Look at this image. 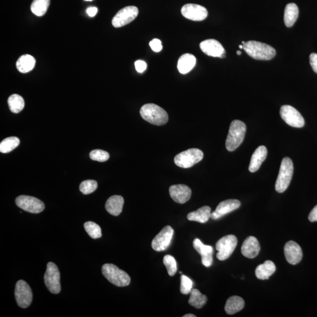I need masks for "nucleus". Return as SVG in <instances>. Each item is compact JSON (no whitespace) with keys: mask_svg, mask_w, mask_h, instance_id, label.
I'll return each mask as SVG.
<instances>
[{"mask_svg":"<svg viewBox=\"0 0 317 317\" xmlns=\"http://www.w3.org/2000/svg\"><path fill=\"white\" fill-rule=\"evenodd\" d=\"M276 270V267L275 263L272 261L267 260L257 267L255 273L258 279L265 280V279H268L270 276L274 274Z\"/></svg>","mask_w":317,"mask_h":317,"instance_id":"b1692460","label":"nucleus"},{"mask_svg":"<svg viewBox=\"0 0 317 317\" xmlns=\"http://www.w3.org/2000/svg\"><path fill=\"white\" fill-rule=\"evenodd\" d=\"M299 10L297 5L294 3H290L286 5L284 10V21L286 26L291 27L296 23Z\"/></svg>","mask_w":317,"mask_h":317,"instance_id":"bb28decb","label":"nucleus"},{"mask_svg":"<svg viewBox=\"0 0 317 317\" xmlns=\"http://www.w3.org/2000/svg\"><path fill=\"white\" fill-rule=\"evenodd\" d=\"M89 157L93 160L104 162L110 158V154H108V152L101 150V149H95V150L91 152Z\"/></svg>","mask_w":317,"mask_h":317,"instance_id":"c9c22d12","label":"nucleus"},{"mask_svg":"<svg viewBox=\"0 0 317 317\" xmlns=\"http://www.w3.org/2000/svg\"><path fill=\"white\" fill-rule=\"evenodd\" d=\"M239 48H240V49H243V45H239Z\"/></svg>","mask_w":317,"mask_h":317,"instance_id":"a18cd8bd","label":"nucleus"},{"mask_svg":"<svg viewBox=\"0 0 317 317\" xmlns=\"http://www.w3.org/2000/svg\"><path fill=\"white\" fill-rule=\"evenodd\" d=\"M85 231L93 239L102 237V231L100 226L93 222H87L84 224Z\"/></svg>","mask_w":317,"mask_h":317,"instance_id":"473e14b6","label":"nucleus"},{"mask_svg":"<svg viewBox=\"0 0 317 317\" xmlns=\"http://www.w3.org/2000/svg\"><path fill=\"white\" fill-rule=\"evenodd\" d=\"M140 114L143 119L157 126L164 125L168 121V115L166 111L156 104H148L142 106Z\"/></svg>","mask_w":317,"mask_h":317,"instance_id":"f03ea898","label":"nucleus"},{"mask_svg":"<svg viewBox=\"0 0 317 317\" xmlns=\"http://www.w3.org/2000/svg\"><path fill=\"white\" fill-rule=\"evenodd\" d=\"M182 14L187 19L195 21H203L207 17V9L203 6L195 4H186L182 8Z\"/></svg>","mask_w":317,"mask_h":317,"instance_id":"4468645a","label":"nucleus"},{"mask_svg":"<svg viewBox=\"0 0 317 317\" xmlns=\"http://www.w3.org/2000/svg\"><path fill=\"white\" fill-rule=\"evenodd\" d=\"M240 201L236 199H229L220 202L215 210L211 214V218L217 220L226 214L232 212L240 207Z\"/></svg>","mask_w":317,"mask_h":317,"instance_id":"f3484780","label":"nucleus"},{"mask_svg":"<svg viewBox=\"0 0 317 317\" xmlns=\"http://www.w3.org/2000/svg\"><path fill=\"white\" fill-rule=\"evenodd\" d=\"M36 61L33 56L26 54L22 55L18 59L16 66L17 70L21 73H27L34 69Z\"/></svg>","mask_w":317,"mask_h":317,"instance_id":"cd10ccee","label":"nucleus"},{"mask_svg":"<svg viewBox=\"0 0 317 317\" xmlns=\"http://www.w3.org/2000/svg\"><path fill=\"white\" fill-rule=\"evenodd\" d=\"M267 156V149L264 146H260L256 149L252 157H251L250 163L248 169L251 173L256 172L260 169L261 165Z\"/></svg>","mask_w":317,"mask_h":317,"instance_id":"412c9836","label":"nucleus"},{"mask_svg":"<svg viewBox=\"0 0 317 317\" xmlns=\"http://www.w3.org/2000/svg\"><path fill=\"white\" fill-rule=\"evenodd\" d=\"M207 298L205 295L202 294L198 289H192L191 292L190 298L189 303L196 309H200L206 304Z\"/></svg>","mask_w":317,"mask_h":317,"instance_id":"c85d7f7f","label":"nucleus"},{"mask_svg":"<svg viewBox=\"0 0 317 317\" xmlns=\"http://www.w3.org/2000/svg\"><path fill=\"white\" fill-rule=\"evenodd\" d=\"M310 62L313 71L317 74V54L316 53H312L310 55Z\"/></svg>","mask_w":317,"mask_h":317,"instance_id":"ea45409f","label":"nucleus"},{"mask_svg":"<svg viewBox=\"0 0 317 317\" xmlns=\"http://www.w3.org/2000/svg\"><path fill=\"white\" fill-rule=\"evenodd\" d=\"M194 247L201 257V263L206 267L212 265L213 248L210 245L204 244L198 238H195L194 241Z\"/></svg>","mask_w":317,"mask_h":317,"instance_id":"6ab92c4d","label":"nucleus"},{"mask_svg":"<svg viewBox=\"0 0 317 317\" xmlns=\"http://www.w3.org/2000/svg\"><path fill=\"white\" fill-rule=\"evenodd\" d=\"M294 172L293 161L286 157L282 159L279 168V173L276 182V191L278 193H283L287 190L290 184Z\"/></svg>","mask_w":317,"mask_h":317,"instance_id":"39448f33","label":"nucleus"},{"mask_svg":"<svg viewBox=\"0 0 317 317\" xmlns=\"http://www.w3.org/2000/svg\"><path fill=\"white\" fill-rule=\"evenodd\" d=\"M238 244V238L235 236L230 235L220 238L217 242L216 248L218 253L216 257L220 261L229 259L235 251Z\"/></svg>","mask_w":317,"mask_h":317,"instance_id":"6e6552de","label":"nucleus"},{"mask_svg":"<svg viewBox=\"0 0 317 317\" xmlns=\"http://www.w3.org/2000/svg\"><path fill=\"white\" fill-rule=\"evenodd\" d=\"M279 113L284 122L292 127L300 128L305 124V120L299 112L290 105L282 106Z\"/></svg>","mask_w":317,"mask_h":317,"instance_id":"9b49d317","label":"nucleus"},{"mask_svg":"<svg viewBox=\"0 0 317 317\" xmlns=\"http://www.w3.org/2000/svg\"><path fill=\"white\" fill-rule=\"evenodd\" d=\"M309 219L311 222H317V205L311 211L309 216Z\"/></svg>","mask_w":317,"mask_h":317,"instance_id":"a19ab883","label":"nucleus"},{"mask_svg":"<svg viewBox=\"0 0 317 317\" xmlns=\"http://www.w3.org/2000/svg\"><path fill=\"white\" fill-rule=\"evenodd\" d=\"M45 284L51 293L57 294L60 293V273L58 267L54 263L49 262L46 266L44 275Z\"/></svg>","mask_w":317,"mask_h":317,"instance_id":"0eeeda50","label":"nucleus"},{"mask_svg":"<svg viewBox=\"0 0 317 317\" xmlns=\"http://www.w3.org/2000/svg\"><path fill=\"white\" fill-rule=\"evenodd\" d=\"M163 264L166 266L167 273L170 276H173L176 274L178 269L175 258L170 255H166L163 258Z\"/></svg>","mask_w":317,"mask_h":317,"instance_id":"f704fd0d","label":"nucleus"},{"mask_svg":"<svg viewBox=\"0 0 317 317\" xmlns=\"http://www.w3.org/2000/svg\"><path fill=\"white\" fill-rule=\"evenodd\" d=\"M169 194L172 199L180 204H184L190 199L192 191L185 185H176L170 186Z\"/></svg>","mask_w":317,"mask_h":317,"instance_id":"a211bd4d","label":"nucleus"},{"mask_svg":"<svg viewBox=\"0 0 317 317\" xmlns=\"http://www.w3.org/2000/svg\"><path fill=\"white\" fill-rule=\"evenodd\" d=\"M15 297L18 306L22 309H26L32 303L33 292L26 281L19 280L17 282L15 289Z\"/></svg>","mask_w":317,"mask_h":317,"instance_id":"1a4fd4ad","label":"nucleus"},{"mask_svg":"<svg viewBox=\"0 0 317 317\" xmlns=\"http://www.w3.org/2000/svg\"><path fill=\"white\" fill-rule=\"evenodd\" d=\"M173 233V229L170 226L164 227L152 240V248L157 251L166 250L172 241Z\"/></svg>","mask_w":317,"mask_h":317,"instance_id":"ddd939ff","label":"nucleus"},{"mask_svg":"<svg viewBox=\"0 0 317 317\" xmlns=\"http://www.w3.org/2000/svg\"><path fill=\"white\" fill-rule=\"evenodd\" d=\"M284 251L286 260L292 265H296L302 260L303 251L296 242L288 241L285 244Z\"/></svg>","mask_w":317,"mask_h":317,"instance_id":"dca6fc26","label":"nucleus"},{"mask_svg":"<svg viewBox=\"0 0 317 317\" xmlns=\"http://www.w3.org/2000/svg\"><path fill=\"white\" fill-rule=\"evenodd\" d=\"M98 188V183L94 180L83 181L79 186V190L83 195H89L95 192Z\"/></svg>","mask_w":317,"mask_h":317,"instance_id":"72a5a7b5","label":"nucleus"},{"mask_svg":"<svg viewBox=\"0 0 317 317\" xmlns=\"http://www.w3.org/2000/svg\"><path fill=\"white\" fill-rule=\"evenodd\" d=\"M135 66L138 73H142L147 70V64L144 61L138 60L135 62Z\"/></svg>","mask_w":317,"mask_h":317,"instance_id":"58836bf2","label":"nucleus"},{"mask_svg":"<svg viewBox=\"0 0 317 317\" xmlns=\"http://www.w3.org/2000/svg\"><path fill=\"white\" fill-rule=\"evenodd\" d=\"M49 4L50 0H34L31 5V10L37 16L42 17L47 11Z\"/></svg>","mask_w":317,"mask_h":317,"instance_id":"c756f323","label":"nucleus"},{"mask_svg":"<svg viewBox=\"0 0 317 317\" xmlns=\"http://www.w3.org/2000/svg\"><path fill=\"white\" fill-rule=\"evenodd\" d=\"M84 1H93V0H84Z\"/></svg>","mask_w":317,"mask_h":317,"instance_id":"49530a36","label":"nucleus"},{"mask_svg":"<svg viewBox=\"0 0 317 317\" xmlns=\"http://www.w3.org/2000/svg\"><path fill=\"white\" fill-rule=\"evenodd\" d=\"M211 208L206 206L189 213L187 217L190 221L205 223L211 218Z\"/></svg>","mask_w":317,"mask_h":317,"instance_id":"a878e982","label":"nucleus"},{"mask_svg":"<svg viewBox=\"0 0 317 317\" xmlns=\"http://www.w3.org/2000/svg\"><path fill=\"white\" fill-rule=\"evenodd\" d=\"M102 272L109 281L117 287H126L130 283V276L114 264H104L102 267Z\"/></svg>","mask_w":317,"mask_h":317,"instance_id":"20e7f679","label":"nucleus"},{"mask_svg":"<svg viewBox=\"0 0 317 317\" xmlns=\"http://www.w3.org/2000/svg\"><path fill=\"white\" fill-rule=\"evenodd\" d=\"M97 12L98 8L95 7H89L86 10V13L91 17L95 16V15L97 14Z\"/></svg>","mask_w":317,"mask_h":317,"instance_id":"79ce46f5","label":"nucleus"},{"mask_svg":"<svg viewBox=\"0 0 317 317\" xmlns=\"http://www.w3.org/2000/svg\"><path fill=\"white\" fill-rule=\"evenodd\" d=\"M243 49L250 57L257 60H270L276 55L275 49L272 46L256 41L245 42Z\"/></svg>","mask_w":317,"mask_h":317,"instance_id":"f257e3e1","label":"nucleus"},{"mask_svg":"<svg viewBox=\"0 0 317 317\" xmlns=\"http://www.w3.org/2000/svg\"><path fill=\"white\" fill-rule=\"evenodd\" d=\"M203 158V152L198 149L192 148L177 155L174 161L177 166L182 168H190L199 162Z\"/></svg>","mask_w":317,"mask_h":317,"instance_id":"423d86ee","label":"nucleus"},{"mask_svg":"<svg viewBox=\"0 0 317 317\" xmlns=\"http://www.w3.org/2000/svg\"><path fill=\"white\" fill-rule=\"evenodd\" d=\"M200 48L205 54L210 57L223 58L226 57V51L223 46L216 40H204L200 43Z\"/></svg>","mask_w":317,"mask_h":317,"instance_id":"2eb2a0df","label":"nucleus"},{"mask_svg":"<svg viewBox=\"0 0 317 317\" xmlns=\"http://www.w3.org/2000/svg\"><path fill=\"white\" fill-rule=\"evenodd\" d=\"M20 139L15 136L6 138L0 144V152L2 154L10 153L20 145Z\"/></svg>","mask_w":317,"mask_h":317,"instance_id":"2f4dec72","label":"nucleus"},{"mask_svg":"<svg viewBox=\"0 0 317 317\" xmlns=\"http://www.w3.org/2000/svg\"><path fill=\"white\" fill-rule=\"evenodd\" d=\"M139 13L138 8L135 6H127L121 9L113 18L112 24L116 28L126 26L134 20Z\"/></svg>","mask_w":317,"mask_h":317,"instance_id":"f8f14e48","label":"nucleus"},{"mask_svg":"<svg viewBox=\"0 0 317 317\" xmlns=\"http://www.w3.org/2000/svg\"><path fill=\"white\" fill-rule=\"evenodd\" d=\"M246 126L241 120H235L231 124L226 147L228 151L233 152L240 147L245 137Z\"/></svg>","mask_w":317,"mask_h":317,"instance_id":"7ed1b4c3","label":"nucleus"},{"mask_svg":"<svg viewBox=\"0 0 317 317\" xmlns=\"http://www.w3.org/2000/svg\"><path fill=\"white\" fill-rule=\"evenodd\" d=\"M123 204L124 199L121 196L114 195L106 202L105 209L111 215L118 216L122 212Z\"/></svg>","mask_w":317,"mask_h":317,"instance_id":"4be33fe9","label":"nucleus"},{"mask_svg":"<svg viewBox=\"0 0 317 317\" xmlns=\"http://www.w3.org/2000/svg\"><path fill=\"white\" fill-rule=\"evenodd\" d=\"M15 203L20 209L31 213H40L45 209V204L41 200L29 196H20L15 199Z\"/></svg>","mask_w":317,"mask_h":317,"instance_id":"9d476101","label":"nucleus"},{"mask_svg":"<svg viewBox=\"0 0 317 317\" xmlns=\"http://www.w3.org/2000/svg\"><path fill=\"white\" fill-rule=\"evenodd\" d=\"M241 251L244 257L248 259H254L260 253V245L259 241L254 236H249L242 244Z\"/></svg>","mask_w":317,"mask_h":317,"instance_id":"aec40b11","label":"nucleus"},{"mask_svg":"<svg viewBox=\"0 0 317 317\" xmlns=\"http://www.w3.org/2000/svg\"><path fill=\"white\" fill-rule=\"evenodd\" d=\"M197 64V58L194 55L185 54L180 57L178 63V69L182 74H186L190 72Z\"/></svg>","mask_w":317,"mask_h":317,"instance_id":"5701e85b","label":"nucleus"},{"mask_svg":"<svg viewBox=\"0 0 317 317\" xmlns=\"http://www.w3.org/2000/svg\"><path fill=\"white\" fill-rule=\"evenodd\" d=\"M180 282V293L183 294L191 293L192 290L193 282L187 276L182 275Z\"/></svg>","mask_w":317,"mask_h":317,"instance_id":"e433bc0d","label":"nucleus"},{"mask_svg":"<svg viewBox=\"0 0 317 317\" xmlns=\"http://www.w3.org/2000/svg\"><path fill=\"white\" fill-rule=\"evenodd\" d=\"M195 315H192V314H188V315H186L183 316V317H196Z\"/></svg>","mask_w":317,"mask_h":317,"instance_id":"37998d69","label":"nucleus"},{"mask_svg":"<svg viewBox=\"0 0 317 317\" xmlns=\"http://www.w3.org/2000/svg\"><path fill=\"white\" fill-rule=\"evenodd\" d=\"M237 54L238 55H240L241 54V52L240 51H237Z\"/></svg>","mask_w":317,"mask_h":317,"instance_id":"c03bdc74","label":"nucleus"},{"mask_svg":"<svg viewBox=\"0 0 317 317\" xmlns=\"http://www.w3.org/2000/svg\"><path fill=\"white\" fill-rule=\"evenodd\" d=\"M245 42L244 41H242V44L244 45Z\"/></svg>","mask_w":317,"mask_h":317,"instance_id":"de8ad7c7","label":"nucleus"},{"mask_svg":"<svg viewBox=\"0 0 317 317\" xmlns=\"http://www.w3.org/2000/svg\"><path fill=\"white\" fill-rule=\"evenodd\" d=\"M8 104L12 113L18 114L23 111L25 102L22 96L17 94H13L9 97Z\"/></svg>","mask_w":317,"mask_h":317,"instance_id":"7c9ffc66","label":"nucleus"},{"mask_svg":"<svg viewBox=\"0 0 317 317\" xmlns=\"http://www.w3.org/2000/svg\"><path fill=\"white\" fill-rule=\"evenodd\" d=\"M244 301L240 297L232 296L226 301L225 310L229 315H235L243 309Z\"/></svg>","mask_w":317,"mask_h":317,"instance_id":"393cba45","label":"nucleus"},{"mask_svg":"<svg viewBox=\"0 0 317 317\" xmlns=\"http://www.w3.org/2000/svg\"><path fill=\"white\" fill-rule=\"evenodd\" d=\"M149 45H150L152 50L155 52H160L163 48L160 40L157 39L152 40L149 42Z\"/></svg>","mask_w":317,"mask_h":317,"instance_id":"4c0bfd02","label":"nucleus"}]
</instances>
